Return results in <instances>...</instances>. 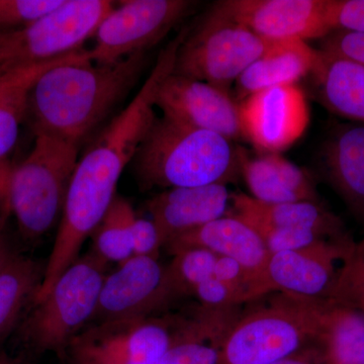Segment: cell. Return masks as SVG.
<instances>
[{
    "label": "cell",
    "mask_w": 364,
    "mask_h": 364,
    "mask_svg": "<svg viewBox=\"0 0 364 364\" xmlns=\"http://www.w3.org/2000/svg\"><path fill=\"white\" fill-rule=\"evenodd\" d=\"M188 30L178 35L158 55L145 83L130 104L100 132L85 154L79 158L67 191L46 272L57 279L80 256L81 248L91 237L117 196V186L124 168L133 162L155 114L158 91L173 72L176 54Z\"/></svg>",
    "instance_id": "cell-1"
},
{
    "label": "cell",
    "mask_w": 364,
    "mask_h": 364,
    "mask_svg": "<svg viewBox=\"0 0 364 364\" xmlns=\"http://www.w3.org/2000/svg\"><path fill=\"white\" fill-rule=\"evenodd\" d=\"M146 53L111 64H93L87 50L45 71L36 81L28 114L33 134L81 143L97 130L133 90Z\"/></svg>",
    "instance_id": "cell-2"
},
{
    "label": "cell",
    "mask_w": 364,
    "mask_h": 364,
    "mask_svg": "<svg viewBox=\"0 0 364 364\" xmlns=\"http://www.w3.org/2000/svg\"><path fill=\"white\" fill-rule=\"evenodd\" d=\"M133 165L143 191L227 184L240 171L232 141L166 117L155 121Z\"/></svg>",
    "instance_id": "cell-3"
},
{
    "label": "cell",
    "mask_w": 364,
    "mask_h": 364,
    "mask_svg": "<svg viewBox=\"0 0 364 364\" xmlns=\"http://www.w3.org/2000/svg\"><path fill=\"white\" fill-rule=\"evenodd\" d=\"M79 148L57 136L37 134L28 156L14 166L6 200L25 240H39L61 219Z\"/></svg>",
    "instance_id": "cell-4"
},
{
    "label": "cell",
    "mask_w": 364,
    "mask_h": 364,
    "mask_svg": "<svg viewBox=\"0 0 364 364\" xmlns=\"http://www.w3.org/2000/svg\"><path fill=\"white\" fill-rule=\"evenodd\" d=\"M324 299L284 294L225 333L220 364H270L318 343Z\"/></svg>",
    "instance_id": "cell-5"
},
{
    "label": "cell",
    "mask_w": 364,
    "mask_h": 364,
    "mask_svg": "<svg viewBox=\"0 0 364 364\" xmlns=\"http://www.w3.org/2000/svg\"><path fill=\"white\" fill-rule=\"evenodd\" d=\"M107 274V262L92 251L67 268L21 325L20 339L26 348L66 358L72 340L92 320Z\"/></svg>",
    "instance_id": "cell-6"
},
{
    "label": "cell",
    "mask_w": 364,
    "mask_h": 364,
    "mask_svg": "<svg viewBox=\"0 0 364 364\" xmlns=\"http://www.w3.org/2000/svg\"><path fill=\"white\" fill-rule=\"evenodd\" d=\"M114 7L109 0H65L31 25L0 31V72L45 63L82 50Z\"/></svg>",
    "instance_id": "cell-7"
},
{
    "label": "cell",
    "mask_w": 364,
    "mask_h": 364,
    "mask_svg": "<svg viewBox=\"0 0 364 364\" xmlns=\"http://www.w3.org/2000/svg\"><path fill=\"white\" fill-rule=\"evenodd\" d=\"M270 43L214 9L186 35L172 73L228 90Z\"/></svg>",
    "instance_id": "cell-8"
},
{
    "label": "cell",
    "mask_w": 364,
    "mask_h": 364,
    "mask_svg": "<svg viewBox=\"0 0 364 364\" xmlns=\"http://www.w3.org/2000/svg\"><path fill=\"white\" fill-rule=\"evenodd\" d=\"M188 0H127L114 6L98 26L95 45L87 50L91 62L114 63L148 50L193 11Z\"/></svg>",
    "instance_id": "cell-9"
},
{
    "label": "cell",
    "mask_w": 364,
    "mask_h": 364,
    "mask_svg": "<svg viewBox=\"0 0 364 364\" xmlns=\"http://www.w3.org/2000/svg\"><path fill=\"white\" fill-rule=\"evenodd\" d=\"M173 331L168 322L148 316L91 323L72 340L71 364H161Z\"/></svg>",
    "instance_id": "cell-10"
},
{
    "label": "cell",
    "mask_w": 364,
    "mask_h": 364,
    "mask_svg": "<svg viewBox=\"0 0 364 364\" xmlns=\"http://www.w3.org/2000/svg\"><path fill=\"white\" fill-rule=\"evenodd\" d=\"M212 9L268 43L324 39L332 32L327 0H223Z\"/></svg>",
    "instance_id": "cell-11"
},
{
    "label": "cell",
    "mask_w": 364,
    "mask_h": 364,
    "mask_svg": "<svg viewBox=\"0 0 364 364\" xmlns=\"http://www.w3.org/2000/svg\"><path fill=\"white\" fill-rule=\"evenodd\" d=\"M242 136L263 153H280L301 138L310 123L305 92L298 85L252 93L239 105Z\"/></svg>",
    "instance_id": "cell-12"
},
{
    "label": "cell",
    "mask_w": 364,
    "mask_h": 364,
    "mask_svg": "<svg viewBox=\"0 0 364 364\" xmlns=\"http://www.w3.org/2000/svg\"><path fill=\"white\" fill-rule=\"evenodd\" d=\"M354 245L350 239L326 240L301 250L269 254L260 277L263 294L280 291L301 299L329 298L341 267L337 264Z\"/></svg>",
    "instance_id": "cell-13"
},
{
    "label": "cell",
    "mask_w": 364,
    "mask_h": 364,
    "mask_svg": "<svg viewBox=\"0 0 364 364\" xmlns=\"http://www.w3.org/2000/svg\"><path fill=\"white\" fill-rule=\"evenodd\" d=\"M172 299L158 258L133 255L107 273L91 323L148 317Z\"/></svg>",
    "instance_id": "cell-14"
},
{
    "label": "cell",
    "mask_w": 364,
    "mask_h": 364,
    "mask_svg": "<svg viewBox=\"0 0 364 364\" xmlns=\"http://www.w3.org/2000/svg\"><path fill=\"white\" fill-rule=\"evenodd\" d=\"M156 107L163 117L228 140L242 136L239 105L228 90L203 81L170 74L158 91Z\"/></svg>",
    "instance_id": "cell-15"
},
{
    "label": "cell",
    "mask_w": 364,
    "mask_h": 364,
    "mask_svg": "<svg viewBox=\"0 0 364 364\" xmlns=\"http://www.w3.org/2000/svg\"><path fill=\"white\" fill-rule=\"evenodd\" d=\"M227 184L165 189L147 203L163 246L181 235L228 215Z\"/></svg>",
    "instance_id": "cell-16"
},
{
    "label": "cell",
    "mask_w": 364,
    "mask_h": 364,
    "mask_svg": "<svg viewBox=\"0 0 364 364\" xmlns=\"http://www.w3.org/2000/svg\"><path fill=\"white\" fill-rule=\"evenodd\" d=\"M165 246L173 255L186 249L200 248L218 256L233 258L257 279L261 291V273L269 252L257 232L238 215H224L176 237Z\"/></svg>",
    "instance_id": "cell-17"
},
{
    "label": "cell",
    "mask_w": 364,
    "mask_h": 364,
    "mask_svg": "<svg viewBox=\"0 0 364 364\" xmlns=\"http://www.w3.org/2000/svg\"><path fill=\"white\" fill-rule=\"evenodd\" d=\"M239 167L252 198L268 203H318L308 174L279 153L250 157L238 149Z\"/></svg>",
    "instance_id": "cell-18"
},
{
    "label": "cell",
    "mask_w": 364,
    "mask_h": 364,
    "mask_svg": "<svg viewBox=\"0 0 364 364\" xmlns=\"http://www.w3.org/2000/svg\"><path fill=\"white\" fill-rule=\"evenodd\" d=\"M322 156L333 188L364 220V124H337L326 139Z\"/></svg>",
    "instance_id": "cell-19"
},
{
    "label": "cell",
    "mask_w": 364,
    "mask_h": 364,
    "mask_svg": "<svg viewBox=\"0 0 364 364\" xmlns=\"http://www.w3.org/2000/svg\"><path fill=\"white\" fill-rule=\"evenodd\" d=\"M320 50L305 41L270 43L265 52L236 81L242 100L257 91L275 86L296 85L311 75L320 61Z\"/></svg>",
    "instance_id": "cell-20"
},
{
    "label": "cell",
    "mask_w": 364,
    "mask_h": 364,
    "mask_svg": "<svg viewBox=\"0 0 364 364\" xmlns=\"http://www.w3.org/2000/svg\"><path fill=\"white\" fill-rule=\"evenodd\" d=\"M233 215L251 226L304 228L315 230L332 240H346L343 224L339 218L328 212L318 203L296 202L268 203L245 193L231 196Z\"/></svg>",
    "instance_id": "cell-21"
},
{
    "label": "cell",
    "mask_w": 364,
    "mask_h": 364,
    "mask_svg": "<svg viewBox=\"0 0 364 364\" xmlns=\"http://www.w3.org/2000/svg\"><path fill=\"white\" fill-rule=\"evenodd\" d=\"M320 52L311 74L318 100L336 116L364 124V66Z\"/></svg>",
    "instance_id": "cell-22"
},
{
    "label": "cell",
    "mask_w": 364,
    "mask_h": 364,
    "mask_svg": "<svg viewBox=\"0 0 364 364\" xmlns=\"http://www.w3.org/2000/svg\"><path fill=\"white\" fill-rule=\"evenodd\" d=\"M82 50L45 63L0 72V160L7 159L28 114V98L36 81L52 67L77 57Z\"/></svg>",
    "instance_id": "cell-23"
},
{
    "label": "cell",
    "mask_w": 364,
    "mask_h": 364,
    "mask_svg": "<svg viewBox=\"0 0 364 364\" xmlns=\"http://www.w3.org/2000/svg\"><path fill=\"white\" fill-rule=\"evenodd\" d=\"M318 344L326 364H364V314L341 301L324 299Z\"/></svg>",
    "instance_id": "cell-24"
},
{
    "label": "cell",
    "mask_w": 364,
    "mask_h": 364,
    "mask_svg": "<svg viewBox=\"0 0 364 364\" xmlns=\"http://www.w3.org/2000/svg\"><path fill=\"white\" fill-rule=\"evenodd\" d=\"M44 270L32 258L11 252L0 268V341L18 324L41 286Z\"/></svg>",
    "instance_id": "cell-25"
},
{
    "label": "cell",
    "mask_w": 364,
    "mask_h": 364,
    "mask_svg": "<svg viewBox=\"0 0 364 364\" xmlns=\"http://www.w3.org/2000/svg\"><path fill=\"white\" fill-rule=\"evenodd\" d=\"M226 331H218L210 318H200L173 331L161 364H220Z\"/></svg>",
    "instance_id": "cell-26"
},
{
    "label": "cell",
    "mask_w": 364,
    "mask_h": 364,
    "mask_svg": "<svg viewBox=\"0 0 364 364\" xmlns=\"http://www.w3.org/2000/svg\"><path fill=\"white\" fill-rule=\"evenodd\" d=\"M136 214L126 198L117 196L95 230L92 252L105 262L122 263L134 255L132 225Z\"/></svg>",
    "instance_id": "cell-27"
},
{
    "label": "cell",
    "mask_w": 364,
    "mask_h": 364,
    "mask_svg": "<svg viewBox=\"0 0 364 364\" xmlns=\"http://www.w3.org/2000/svg\"><path fill=\"white\" fill-rule=\"evenodd\" d=\"M219 256L205 249L191 248L174 254V259L165 268L167 286L172 298L193 294V289L214 274Z\"/></svg>",
    "instance_id": "cell-28"
},
{
    "label": "cell",
    "mask_w": 364,
    "mask_h": 364,
    "mask_svg": "<svg viewBox=\"0 0 364 364\" xmlns=\"http://www.w3.org/2000/svg\"><path fill=\"white\" fill-rule=\"evenodd\" d=\"M328 299L354 306L364 314V255L358 252L356 245L344 258Z\"/></svg>",
    "instance_id": "cell-29"
},
{
    "label": "cell",
    "mask_w": 364,
    "mask_h": 364,
    "mask_svg": "<svg viewBox=\"0 0 364 364\" xmlns=\"http://www.w3.org/2000/svg\"><path fill=\"white\" fill-rule=\"evenodd\" d=\"M251 227L257 232L264 242L269 254L301 250V249L311 247L318 242L332 240L320 232L304 229V228H277L261 226V225Z\"/></svg>",
    "instance_id": "cell-30"
},
{
    "label": "cell",
    "mask_w": 364,
    "mask_h": 364,
    "mask_svg": "<svg viewBox=\"0 0 364 364\" xmlns=\"http://www.w3.org/2000/svg\"><path fill=\"white\" fill-rule=\"evenodd\" d=\"M65 0H0V31L16 30L47 16Z\"/></svg>",
    "instance_id": "cell-31"
},
{
    "label": "cell",
    "mask_w": 364,
    "mask_h": 364,
    "mask_svg": "<svg viewBox=\"0 0 364 364\" xmlns=\"http://www.w3.org/2000/svg\"><path fill=\"white\" fill-rule=\"evenodd\" d=\"M320 50L364 66V33L333 31L323 39Z\"/></svg>",
    "instance_id": "cell-32"
},
{
    "label": "cell",
    "mask_w": 364,
    "mask_h": 364,
    "mask_svg": "<svg viewBox=\"0 0 364 364\" xmlns=\"http://www.w3.org/2000/svg\"><path fill=\"white\" fill-rule=\"evenodd\" d=\"M327 16L332 32L364 33V0H327Z\"/></svg>",
    "instance_id": "cell-33"
},
{
    "label": "cell",
    "mask_w": 364,
    "mask_h": 364,
    "mask_svg": "<svg viewBox=\"0 0 364 364\" xmlns=\"http://www.w3.org/2000/svg\"><path fill=\"white\" fill-rule=\"evenodd\" d=\"M131 235L134 255L158 258L163 244L152 220L144 219L136 215L132 225Z\"/></svg>",
    "instance_id": "cell-34"
},
{
    "label": "cell",
    "mask_w": 364,
    "mask_h": 364,
    "mask_svg": "<svg viewBox=\"0 0 364 364\" xmlns=\"http://www.w3.org/2000/svg\"><path fill=\"white\" fill-rule=\"evenodd\" d=\"M193 294L200 299V303L208 308L219 309L221 306L238 303L233 291L214 277L200 282L193 289Z\"/></svg>",
    "instance_id": "cell-35"
},
{
    "label": "cell",
    "mask_w": 364,
    "mask_h": 364,
    "mask_svg": "<svg viewBox=\"0 0 364 364\" xmlns=\"http://www.w3.org/2000/svg\"><path fill=\"white\" fill-rule=\"evenodd\" d=\"M270 364H326L322 347L317 344L316 346L306 347L291 355L279 359Z\"/></svg>",
    "instance_id": "cell-36"
},
{
    "label": "cell",
    "mask_w": 364,
    "mask_h": 364,
    "mask_svg": "<svg viewBox=\"0 0 364 364\" xmlns=\"http://www.w3.org/2000/svg\"><path fill=\"white\" fill-rule=\"evenodd\" d=\"M14 166L9 159L0 160V200H6Z\"/></svg>",
    "instance_id": "cell-37"
},
{
    "label": "cell",
    "mask_w": 364,
    "mask_h": 364,
    "mask_svg": "<svg viewBox=\"0 0 364 364\" xmlns=\"http://www.w3.org/2000/svg\"><path fill=\"white\" fill-rule=\"evenodd\" d=\"M11 252H13V251L9 248L6 240H4V237L0 234V268H1L4 263L6 262L7 257L11 255Z\"/></svg>",
    "instance_id": "cell-38"
},
{
    "label": "cell",
    "mask_w": 364,
    "mask_h": 364,
    "mask_svg": "<svg viewBox=\"0 0 364 364\" xmlns=\"http://www.w3.org/2000/svg\"><path fill=\"white\" fill-rule=\"evenodd\" d=\"M18 359L11 358L4 349L0 348V364H16Z\"/></svg>",
    "instance_id": "cell-39"
},
{
    "label": "cell",
    "mask_w": 364,
    "mask_h": 364,
    "mask_svg": "<svg viewBox=\"0 0 364 364\" xmlns=\"http://www.w3.org/2000/svg\"><path fill=\"white\" fill-rule=\"evenodd\" d=\"M356 249H358V252H360L363 254V255H364V238L363 240L361 241V243H359L358 245H356Z\"/></svg>",
    "instance_id": "cell-40"
},
{
    "label": "cell",
    "mask_w": 364,
    "mask_h": 364,
    "mask_svg": "<svg viewBox=\"0 0 364 364\" xmlns=\"http://www.w3.org/2000/svg\"><path fill=\"white\" fill-rule=\"evenodd\" d=\"M16 364H28V363H23V360H20V359H18V360H16Z\"/></svg>",
    "instance_id": "cell-41"
}]
</instances>
